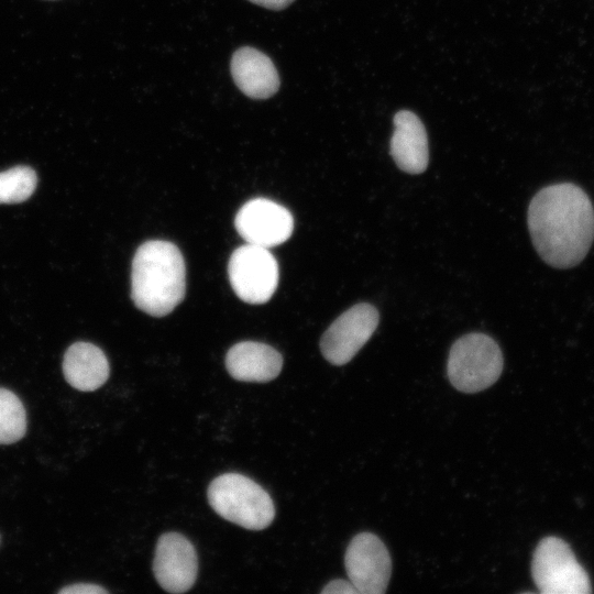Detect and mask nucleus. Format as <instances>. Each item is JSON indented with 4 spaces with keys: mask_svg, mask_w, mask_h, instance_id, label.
Segmentation results:
<instances>
[{
    "mask_svg": "<svg viewBox=\"0 0 594 594\" xmlns=\"http://www.w3.org/2000/svg\"><path fill=\"white\" fill-rule=\"evenodd\" d=\"M534 246L557 268L578 265L594 240V209L586 193L571 183L542 188L531 199L527 216Z\"/></svg>",
    "mask_w": 594,
    "mask_h": 594,
    "instance_id": "1",
    "label": "nucleus"
},
{
    "mask_svg": "<svg viewBox=\"0 0 594 594\" xmlns=\"http://www.w3.org/2000/svg\"><path fill=\"white\" fill-rule=\"evenodd\" d=\"M186 270L179 249L168 241H146L136 250L131 271V298L153 317L172 312L184 299Z\"/></svg>",
    "mask_w": 594,
    "mask_h": 594,
    "instance_id": "2",
    "label": "nucleus"
},
{
    "mask_svg": "<svg viewBox=\"0 0 594 594\" xmlns=\"http://www.w3.org/2000/svg\"><path fill=\"white\" fill-rule=\"evenodd\" d=\"M208 502L226 520L250 530L268 527L275 517L270 494L256 482L239 473H224L209 485Z\"/></svg>",
    "mask_w": 594,
    "mask_h": 594,
    "instance_id": "3",
    "label": "nucleus"
},
{
    "mask_svg": "<svg viewBox=\"0 0 594 594\" xmlns=\"http://www.w3.org/2000/svg\"><path fill=\"white\" fill-rule=\"evenodd\" d=\"M503 371V354L494 339L469 333L451 346L447 372L451 384L463 393H477L492 386Z\"/></svg>",
    "mask_w": 594,
    "mask_h": 594,
    "instance_id": "4",
    "label": "nucleus"
},
{
    "mask_svg": "<svg viewBox=\"0 0 594 594\" xmlns=\"http://www.w3.org/2000/svg\"><path fill=\"white\" fill-rule=\"evenodd\" d=\"M532 580L543 594H587L591 583L570 546L558 537H546L531 561Z\"/></svg>",
    "mask_w": 594,
    "mask_h": 594,
    "instance_id": "5",
    "label": "nucleus"
},
{
    "mask_svg": "<svg viewBox=\"0 0 594 594\" xmlns=\"http://www.w3.org/2000/svg\"><path fill=\"white\" fill-rule=\"evenodd\" d=\"M229 280L235 295L249 304H264L278 285V264L273 254L246 243L233 251L228 264Z\"/></svg>",
    "mask_w": 594,
    "mask_h": 594,
    "instance_id": "6",
    "label": "nucleus"
},
{
    "mask_svg": "<svg viewBox=\"0 0 594 594\" xmlns=\"http://www.w3.org/2000/svg\"><path fill=\"white\" fill-rule=\"evenodd\" d=\"M380 320L376 308L360 302L340 315L324 331L320 340L323 358L333 365L351 361L369 341Z\"/></svg>",
    "mask_w": 594,
    "mask_h": 594,
    "instance_id": "7",
    "label": "nucleus"
},
{
    "mask_svg": "<svg viewBox=\"0 0 594 594\" xmlns=\"http://www.w3.org/2000/svg\"><path fill=\"white\" fill-rule=\"evenodd\" d=\"M344 565L359 594L385 593L392 573V560L377 536L372 532L354 536L346 548Z\"/></svg>",
    "mask_w": 594,
    "mask_h": 594,
    "instance_id": "8",
    "label": "nucleus"
},
{
    "mask_svg": "<svg viewBox=\"0 0 594 594\" xmlns=\"http://www.w3.org/2000/svg\"><path fill=\"white\" fill-rule=\"evenodd\" d=\"M234 226L248 243L268 249L284 243L292 235L294 219L282 205L255 198L241 207Z\"/></svg>",
    "mask_w": 594,
    "mask_h": 594,
    "instance_id": "9",
    "label": "nucleus"
},
{
    "mask_svg": "<svg viewBox=\"0 0 594 594\" xmlns=\"http://www.w3.org/2000/svg\"><path fill=\"white\" fill-rule=\"evenodd\" d=\"M153 572L166 592L179 594L189 591L198 573L195 547L178 532L163 534L155 547Z\"/></svg>",
    "mask_w": 594,
    "mask_h": 594,
    "instance_id": "10",
    "label": "nucleus"
},
{
    "mask_svg": "<svg viewBox=\"0 0 594 594\" xmlns=\"http://www.w3.org/2000/svg\"><path fill=\"white\" fill-rule=\"evenodd\" d=\"M391 155L396 165L408 174L425 172L429 162L428 138L420 119L409 110L394 116Z\"/></svg>",
    "mask_w": 594,
    "mask_h": 594,
    "instance_id": "11",
    "label": "nucleus"
},
{
    "mask_svg": "<svg viewBox=\"0 0 594 594\" xmlns=\"http://www.w3.org/2000/svg\"><path fill=\"white\" fill-rule=\"evenodd\" d=\"M228 373L241 382H270L283 367L280 353L268 344L243 341L230 348L226 356Z\"/></svg>",
    "mask_w": 594,
    "mask_h": 594,
    "instance_id": "12",
    "label": "nucleus"
},
{
    "mask_svg": "<svg viewBox=\"0 0 594 594\" xmlns=\"http://www.w3.org/2000/svg\"><path fill=\"white\" fill-rule=\"evenodd\" d=\"M230 68L235 85L250 98L266 99L279 88V77L273 62L253 47L235 51Z\"/></svg>",
    "mask_w": 594,
    "mask_h": 594,
    "instance_id": "13",
    "label": "nucleus"
},
{
    "mask_svg": "<svg viewBox=\"0 0 594 594\" xmlns=\"http://www.w3.org/2000/svg\"><path fill=\"white\" fill-rule=\"evenodd\" d=\"M63 373L72 387L92 392L107 382L110 367L100 348L89 342H76L65 352Z\"/></svg>",
    "mask_w": 594,
    "mask_h": 594,
    "instance_id": "14",
    "label": "nucleus"
},
{
    "mask_svg": "<svg viewBox=\"0 0 594 594\" xmlns=\"http://www.w3.org/2000/svg\"><path fill=\"white\" fill-rule=\"evenodd\" d=\"M26 432V414L20 398L0 387V444H11Z\"/></svg>",
    "mask_w": 594,
    "mask_h": 594,
    "instance_id": "15",
    "label": "nucleus"
},
{
    "mask_svg": "<svg viewBox=\"0 0 594 594\" xmlns=\"http://www.w3.org/2000/svg\"><path fill=\"white\" fill-rule=\"evenodd\" d=\"M36 174L29 166H15L0 173V204H19L36 188Z\"/></svg>",
    "mask_w": 594,
    "mask_h": 594,
    "instance_id": "16",
    "label": "nucleus"
},
{
    "mask_svg": "<svg viewBox=\"0 0 594 594\" xmlns=\"http://www.w3.org/2000/svg\"><path fill=\"white\" fill-rule=\"evenodd\" d=\"M322 594H359L355 586L346 580L337 579L330 581L321 590Z\"/></svg>",
    "mask_w": 594,
    "mask_h": 594,
    "instance_id": "17",
    "label": "nucleus"
},
{
    "mask_svg": "<svg viewBox=\"0 0 594 594\" xmlns=\"http://www.w3.org/2000/svg\"><path fill=\"white\" fill-rule=\"evenodd\" d=\"M62 594H100L108 593V591L100 585L96 584H73L58 591Z\"/></svg>",
    "mask_w": 594,
    "mask_h": 594,
    "instance_id": "18",
    "label": "nucleus"
},
{
    "mask_svg": "<svg viewBox=\"0 0 594 594\" xmlns=\"http://www.w3.org/2000/svg\"><path fill=\"white\" fill-rule=\"evenodd\" d=\"M261 7L272 9V10H282L289 6L294 0H249Z\"/></svg>",
    "mask_w": 594,
    "mask_h": 594,
    "instance_id": "19",
    "label": "nucleus"
}]
</instances>
